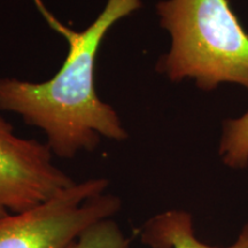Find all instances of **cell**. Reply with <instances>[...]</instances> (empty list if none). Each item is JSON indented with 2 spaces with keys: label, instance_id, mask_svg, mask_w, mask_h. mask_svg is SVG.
Returning a JSON list of instances; mask_svg holds the SVG:
<instances>
[{
  "label": "cell",
  "instance_id": "4",
  "mask_svg": "<svg viewBox=\"0 0 248 248\" xmlns=\"http://www.w3.org/2000/svg\"><path fill=\"white\" fill-rule=\"evenodd\" d=\"M74 183L47 144L18 137L0 116V216L38 206Z\"/></svg>",
  "mask_w": 248,
  "mask_h": 248
},
{
  "label": "cell",
  "instance_id": "1",
  "mask_svg": "<svg viewBox=\"0 0 248 248\" xmlns=\"http://www.w3.org/2000/svg\"><path fill=\"white\" fill-rule=\"evenodd\" d=\"M33 1L48 26L66 39V60L43 83L0 78V110L17 114L28 125L44 131L49 150L63 159L93 151L101 138H128L119 114L95 91L94 70L108 31L140 8L141 0H107L101 13L82 31L60 22L43 0Z\"/></svg>",
  "mask_w": 248,
  "mask_h": 248
},
{
  "label": "cell",
  "instance_id": "5",
  "mask_svg": "<svg viewBox=\"0 0 248 248\" xmlns=\"http://www.w3.org/2000/svg\"><path fill=\"white\" fill-rule=\"evenodd\" d=\"M141 240L152 248H217L194 235L192 216L184 210H168L150 219L141 230ZM248 248V224L230 247Z\"/></svg>",
  "mask_w": 248,
  "mask_h": 248
},
{
  "label": "cell",
  "instance_id": "6",
  "mask_svg": "<svg viewBox=\"0 0 248 248\" xmlns=\"http://www.w3.org/2000/svg\"><path fill=\"white\" fill-rule=\"evenodd\" d=\"M219 155L231 168H245L248 164V110L224 123Z\"/></svg>",
  "mask_w": 248,
  "mask_h": 248
},
{
  "label": "cell",
  "instance_id": "7",
  "mask_svg": "<svg viewBox=\"0 0 248 248\" xmlns=\"http://www.w3.org/2000/svg\"><path fill=\"white\" fill-rule=\"evenodd\" d=\"M68 248H130V239L113 218L90 226Z\"/></svg>",
  "mask_w": 248,
  "mask_h": 248
},
{
  "label": "cell",
  "instance_id": "3",
  "mask_svg": "<svg viewBox=\"0 0 248 248\" xmlns=\"http://www.w3.org/2000/svg\"><path fill=\"white\" fill-rule=\"evenodd\" d=\"M106 178H90L21 213L0 216V248H68L90 226L121 208Z\"/></svg>",
  "mask_w": 248,
  "mask_h": 248
},
{
  "label": "cell",
  "instance_id": "2",
  "mask_svg": "<svg viewBox=\"0 0 248 248\" xmlns=\"http://www.w3.org/2000/svg\"><path fill=\"white\" fill-rule=\"evenodd\" d=\"M170 48L156 70L171 80H194L203 91L231 83L248 89V33L229 0H162L156 5Z\"/></svg>",
  "mask_w": 248,
  "mask_h": 248
}]
</instances>
